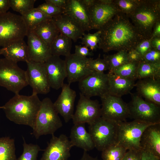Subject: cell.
I'll return each instance as SVG.
<instances>
[{
    "label": "cell",
    "instance_id": "7bdbcfd3",
    "mask_svg": "<svg viewBox=\"0 0 160 160\" xmlns=\"http://www.w3.org/2000/svg\"><path fill=\"white\" fill-rule=\"evenodd\" d=\"M76 55L82 57H87L88 56H92L93 53L85 46L76 45L75 46V52Z\"/></svg>",
    "mask_w": 160,
    "mask_h": 160
},
{
    "label": "cell",
    "instance_id": "44dd1931",
    "mask_svg": "<svg viewBox=\"0 0 160 160\" xmlns=\"http://www.w3.org/2000/svg\"><path fill=\"white\" fill-rule=\"evenodd\" d=\"M137 94L146 100L160 106V79H139L135 83Z\"/></svg>",
    "mask_w": 160,
    "mask_h": 160
},
{
    "label": "cell",
    "instance_id": "7c38bea8",
    "mask_svg": "<svg viewBox=\"0 0 160 160\" xmlns=\"http://www.w3.org/2000/svg\"><path fill=\"white\" fill-rule=\"evenodd\" d=\"M72 119L73 124H90L101 117V107L97 100H92L81 93Z\"/></svg>",
    "mask_w": 160,
    "mask_h": 160
},
{
    "label": "cell",
    "instance_id": "f1b7e54d",
    "mask_svg": "<svg viewBox=\"0 0 160 160\" xmlns=\"http://www.w3.org/2000/svg\"><path fill=\"white\" fill-rule=\"evenodd\" d=\"M21 16L28 31L32 30L41 23L52 18L36 8H33Z\"/></svg>",
    "mask_w": 160,
    "mask_h": 160
},
{
    "label": "cell",
    "instance_id": "5bb4252c",
    "mask_svg": "<svg viewBox=\"0 0 160 160\" xmlns=\"http://www.w3.org/2000/svg\"><path fill=\"white\" fill-rule=\"evenodd\" d=\"M73 147L65 135L62 134L57 137L52 135L39 160H68L71 156L70 152Z\"/></svg>",
    "mask_w": 160,
    "mask_h": 160
},
{
    "label": "cell",
    "instance_id": "4dcf8cb0",
    "mask_svg": "<svg viewBox=\"0 0 160 160\" xmlns=\"http://www.w3.org/2000/svg\"><path fill=\"white\" fill-rule=\"evenodd\" d=\"M15 140L9 137L0 138V160H17Z\"/></svg>",
    "mask_w": 160,
    "mask_h": 160
},
{
    "label": "cell",
    "instance_id": "ac0fdd59",
    "mask_svg": "<svg viewBox=\"0 0 160 160\" xmlns=\"http://www.w3.org/2000/svg\"><path fill=\"white\" fill-rule=\"evenodd\" d=\"M44 63L51 88L56 90L61 88L67 76L65 60L52 55Z\"/></svg>",
    "mask_w": 160,
    "mask_h": 160
},
{
    "label": "cell",
    "instance_id": "7402d4cb",
    "mask_svg": "<svg viewBox=\"0 0 160 160\" xmlns=\"http://www.w3.org/2000/svg\"><path fill=\"white\" fill-rule=\"evenodd\" d=\"M60 33L76 42L85 33L81 26L65 13L52 17Z\"/></svg>",
    "mask_w": 160,
    "mask_h": 160
},
{
    "label": "cell",
    "instance_id": "2e32d148",
    "mask_svg": "<svg viewBox=\"0 0 160 160\" xmlns=\"http://www.w3.org/2000/svg\"><path fill=\"white\" fill-rule=\"evenodd\" d=\"M88 11L93 29L98 30L120 12L113 2L106 4L99 0H96Z\"/></svg>",
    "mask_w": 160,
    "mask_h": 160
},
{
    "label": "cell",
    "instance_id": "30bf717a",
    "mask_svg": "<svg viewBox=\"0 0 160 160\" xmlns=\"http://www.w3.org/2000/svg\"><path fill=\"white\" fill-rule=\"evenodd\" d=\"M100 98L101 117L117 123L126 121L129 117L128 104L121 97L107 93Z\"/></svg>",
    "mask_w": 160,
    "mask_h": 160
},
{
    "label": "cell",
    "instance_id": "f907efd6",
    "mask_svg": "<svg viewBox=\"0 0 160 160\" xmlns=\"http://www.w3.org/2000/svg\"><path fill=\"white\" fill-rule=\"evenodd\" d=\"M160 37V21L154 25L152 31V37Z\"/></svg>",
    "mask_w": 160,
    "mask_h": 160
},
{
    "label": "cell",
    "instance_id": "ba28073f",
    "mask_svg": "<svg viewBox=\"0 0 160 160\" xmlns=\"http://www.w3.org/2000/svg\"><path fill=\"white\" fill-rule=\"evenodd\" d=\"M118 123L100 117L89 125V132L94 142L95 147L102 151L116 143Z\"/></svg>",
    "mask_w": 160,
    "mask_h": 160
},
{
    "label": "cell",
    "instance_id": "277c9868",
    "mask_svg": "<svg viewBox=\"0 0 160 160\" xmlns=\"http://www.w3.org/2000/svg\"><path fill=\"white\" fill-rule=\"evenodd\" d=\"M56 110L53 103L48 97L41 101L33 134L36 139L41 136L52 135L63 126L62 121Z\"/></svg>",
    "mask_w": 160,
    "mask_h": 160
},
{
    "label": "cell",
    "instance_id": "9c48e42d",
    "mask_svg": "<svg viewBox=\"0 0 160 160\" xmlns=\"http://www.w3.org/2000/svg\"><path fill=\"white\" fill-rule=\"evenodd\" d=\"M130 93L131 100L128 104L129 117L148 123H160V106L144 100L137 93Z\"/></svg>",
    "mask_w": 160,
    "mask_h": 160
},
{
    "label": "cell",
    "instance_id": "f6af8a7d",
    "mask_svg": "<svg viewBox=\"0 0 160 160\" xmlns=\"http://www.w3.org/2000/svg\"><path fill=\"white\" fill-rule=\"evenodd\" d=\"M127 58L129 62L139 63L142 60L141 56L135 49L127 52Z\"/></svg>",
    "mask_w": 160,
    "mask_h": 160
},
{
    "label": "cell",
    "instance_id": "4316f807",
    "mask_svg": "<svg viewBox=\"0 0 160 160\" xmlns=\"http://www.w3.org/2000/svg\"><path fill=\"white\" fill-rule=\"evenodd\" d=\"M31 31L50 47L53 41L60 33L52 18L41 23Z\"/></svg>",
    "mask_w": 160,
    "mask_h": 160
},
{
    "label": "cell",
    "instance_id": "74e56055",
    "mask_svg": "<svg viewBox=\"0 0 160 160\" xmlns=\"http://www.w3.org/2000/svg\"><path fill=\"white\" fill-rule=\"evenodd\" d=\"M101 31L98 30L94 33H85L83 34L81 39V44L89 48L92 51L98 48V44L100 40Z\"/></svg>",
    "mask_w": 160,
    "mask_h": 160
},
{
    "label": "cell",
    "instance_id": "db71d44e",
    "mask_svg": "<svg viewBox=\"0 0 160 160\" xmlns=\"http://www.w3.org/2000/svg\"><path fill=\"white\" fill-rule=\"evenodd\" d=\"M1 48L0 47V55H1Z\"/></svg>",
    "mask_w": 160,
    "mask_h": 160
},
{
    "label": "cell",
    "instance_id": "60d3db41",
    "mask_svg": "<svg viewBox=\"0 0 160 160\" xmlns=\"http://www.w3.org/2000/svg\"><path fill=\"white\" fill-rule=\"evenodd\" d=\"M141 61L151 64H160V51L151 49L143 56Z\"/></svg>",
    "mask_w": 160,
    "mask_h": 160
},
{
    "label": "cell",
    "instance_id": "8d00e7d4",
    "mask_svg": "<svg viewBox=\"0 0 160 160\" xmlns=\"http://www.w3.org/2000/svg\"><path fill=\"white\" fill-rule=\"evenodd\" d=\"M141 0H113V3L120 12L127 16L135 9Z\"/></svg>",
    "mask_w": 160,
    "mask_h": 160
},
{
    "label": "cell",
    "instance_id": "f35d334b",
    "mask_svg": "<svg viewBox=\"0 0 160 160\" xmlns=\"http://www.w3.org/2000/svg\"><path fill=\"white\" fill-rule=\"evenodd\" d=\"M87 65L90 69L97 72L104 73L105 71L109 70L107 62L104 58L102 59L100 57V55L95 59L89 58Z\"/></svg>",
    "mask_w": 160,
    "mask_h": 160
},
{
    "label": "cell",
    "instance_id": "1f68e13d",
    "mask_svg": "<svg viewBox=\"0 0 160 160\" xmlns=\"http://www.w3.org/2000/svg\"><path fill=\"white\" fill-rule=\"evenodd\" d=\"M139 63L128 61L116 68L111 73L135 81L137 79V70Z\"/></svg>",
    "mask_w": 160,
    "mask_h": 160
},
{
    "label": "cell",
    "instance_id": "83f0119b",
    "mask_svg": "<svg viewBox=\"0 0 160 160\" xmlns=\"http://www.w3.org/2000/svg\"><path fill=\"white\" fill-rule=\"evenodd\" d=\"M72 40L60 33L52 43L50 49L52 55L65 57L71 54Z\"/></svg>",
    "mask_w": 160,
    "mask_h": 160
},
{
    "label": "cell",
    "instance_id": "11a10c76",
    "mask_svg": "<svg viewBox=\"0 0 160 160\" xmlns=\"http://www.w3.org/2000/svg\"><path fill=\"white\" fill-rule=\"evenodd\" d=\"M2 106H0V109L1 108L2 109Z\"/></svg>",
    "mask_w": 160,
    "mask_h": 160
},
{
    "label": "cell",
    "instance_id": "f5cc1de1",
    "mask_svg": "<svg viewBox=\"0 0 160 160\" xmlns=\"http://www.w3.org/2000/svg\"><path fill=\"white\" fill-rule=\"evenodd\" d=\"M79 160H100L97 158L92 157L87 152L84 151L83 156Z\"/></svg>",
    "mask_w": 160,
    "mask_h": 160
},
{
    "label": "cell",
    "instance_id": "7a4b0ae2",
    "mask_svg": "<svg viewBox=\"0 0 160 160\" xmlns=\"http://www.w3.org/2000/svg\"><path fill=\"white\" fill-rule=\"evenodd\" d=\"M41 104L37 94L26 96L17 94L2 106V109L10 121L28 126L33 129Z\"/></svg>",
    "mask_w": 160,
    "mask_h": 160
},
{
    "label": "cell",
    "instance_id": "3957f363",
    "mask_svg": "<svg viewBox=\"0 0 160 160\" xmlns=\"http://www.w3.org/2000/svg\"><path fill=\"white\" fill-rule=\"evenodd\" d=\"M127 16L143 38L150 39L154 25L160 21V0H141L134 11Z\"/></svg>",
    "mask_w": 160,
    "mask_h": 160
},
{
    "label": "cell",
    "instance_id": "f546056e",
    "mask_svg": "<svg viewBox=\"0 0 160 160\" xmlns=\"http://www.w3.org/2000/svg\"><path fill=\"white\" fill-rule=\"evenodd\" d=\"M160 79V64H153L141 61L137 70V79Z\"/></svg>",
    "mask_w": 160,
    "mask_h": 160
},
{
    "label": "cell",
    "instance_id": "d6986e66",
    "mask_svg": "<svg viewBox=\"0 0 160 160\" xmlns=\"http://www.w3.org/2000/svg\"><path fill=\"white\" fill-rule=\"evenodd\" d=\"M27 36L29 61L45 62L52 55L50 47L32 31Z\"/></svg>",
    "mask_w": 160,
    "mask_h": 160
},
{
    "label": "cell",
    "instance_id": "c3c4849f",
    "mask_svg": "<svg viewBox=\"0 0 160 160\" xmlns=\"http://www.w3.org/2000/svg\"><path fill=\"white\" fill-rule=\"evenodd\" d=\"M10 8L9 0H0V14L7 12Z\"/></svg>",
    "mask_w": 160,
    "mask_h": 160
},
{
    "label": "cell",
    "instance_id": "7dc6e473",
    "mask_svg": "<svg viewBox=\"0 0 160 160\" xmlns=\"http://www.w3.org/2000/svg\"><path fill=\"white\" fill-rule=\"evenodd\" d=\"M45 2L52 4L59 8L65 9L68 0H46Z\"/></svg>",
    "mask_w": 160,
    "mask_h": 160
},
{
    "label": "cell",
    "instance_id": "ab89813d",
    "mask_svg": "<svg viewBox=\"0 0 160 160\" xmlns=\"http://www.w3.org/2000/svg\"><path fill=\"white\" fill-rule=\"evenodd\" d=\"M36 8L47 15L51 17L65 13V10L49 3L45 2Z\"/></svg>",
    "mask_w": 160,
    "mask_h": 160
},
{
    "label": "cell",
    "instance_id": "d6a6232c",
    "mask_svg": "<svg viewBox=\"0 0 160 160\" xmlns=\"http://www.w3.org/2000/svg\"><path fill=\"white\" fill-rule=\"evenodd\" d=\"M103 58L107 62L109 66V72L112 73L117 68L128 61L127 51H119L116 53L110 55H103Z\"/></svg>",
    "mask_w": 160,
    "mask_h": 160
},
{
    "label": "cell",
    "instance_id": "816d5d0a",
    "mask_svg": "<svg viewBox=\"0 0 160 160\" xmlns=\"http://www.w3.org/2000/svg\"><path fill=\"white\" fill-rule=\"evenodd\" d=\"M96 0H79L88 9L95 3Z\"/></svg>",
    "mask_w": 160,
    "mask_h": 160
},
{
    "label": "cell",
    "instance_id": "484cf974",
    "mask_svg": "<svg viewBox=\"0 0 160 160\" xmlns=\"http://www.w3.org/2000/svg\"><path fill=\"white\" fill-rule=\"evenodd\" d=\"M108 93L115 96L121 97L130 93L135 87V81L125 78L113 73H108Z\"/></svg>",
    "mask_w": 160,
    "mask_h": 160
},
{
    "label": "cell",
    "instance_id": "d590c367",
    "mask_svg": "<svg viewBox=\"0 0 160 160\" xmlns=\"http://www.w3.org/2000/svg\"><path fill=\"white\" fill-rule=\"evenodd\" d=\"M36 0H9L10 7L21 15L34 8Z\"/></svg>",
    "mask_w": 160,
    "mask_h": 160
},
{
    "label": "cell",
    "instance_id": "bcb514c9",
    "mask_svg": "<svg viewBox=\"0 0 160 160\" xmlns=\"http://www.w3.org/2000/svg\"><path fill=\"white\" fill-rule=\"evenodd\" d=\"M141 160H160V158L149 151L141 149Z\"/></svg>",
    "mask_w": 160,
    "mask_h": 160
},
{
    "label": "cell",
    "instance_id": "4fadbf2b",
    "mask_svg": "<svg viewBox=\"0 0 160 160\" xmlns=\"http://www.w3.org/2000/svg\"><path fill=\"white\" fill-rule=\"evenodd\" d=\"M108 75L93 71L79 82L80 93L90 98L100 97L108 93Z\"/></svg>",
    "mask_w": 160,
    "mask_h": 160
},
{
    "label": "cell",
    "instance_id": "e575fe53",
    "mask_svg": "<svg viewBox=\"0 0 160 160\" xmlns=\"http://www.w3.org/2000/svg\"><path fill=\"white\" fill-rule=\"evenodd\" d=\"M23 151L17 160H37L39 152L44 150L41 149L37 144L27 143L23 137Z\"/></svg>",
    "mask_w": 160,
    "mask_h": 160
},
{
    "label": "cell",
    "instance_id": "9a60e30c",
    "mask_svg": "<svg viewBox=\"0 0 160 160\" xmlns=\"http://www.w3.org/2000/svg\"><path fill=\"white\" fill-rule=\"evenodd\" d=\"M89 58L79 57L74 53L65 57L64 60L68 84L79 82L93 71L87 66Z\"/></svg>",
    "mask_w": 160,
    "mask_h": 160
},
{
    "label": "cell",
    "instance_id": "836d02e7",
    "mask_svg": "<svg viewBox=\"0 0 160 160\" xmlns=\"http://www.w3.org/2000/svg\"><path fill=\"white\" fill-rule=\"evenodd\" d=\"M127 151L124 147L115 143L101 151L102 160H122Z\"/></svg>",
    "mask_w": 160,
    "mask_h": 160
},
{
    "label": "cell",
    "instance_id": "52a82bcc",
    "mask_svg": "<svg viewBox=\"0 0 160 160\" xmlns=\"http://www.w3.org/2000/svg\"><path fill=\"white\" fill-rule=\"evenodd\" d=\"M28 85L25 71L17 63L5 57L0 58V86L15 94Z\"/></svg>",
    "mask_w": 160,
    "mask_h": 160
},
{
    "label": "cell",
    "instance_id": "ffe728a7",
    "mask_svg": "<svg viewBox=\"0 0 160 160\" xmlns=\"http://www.w3.org/2000/svg\"><path fill=\"white\" fill-rule=\"evenodd\" d=\"M64 10L65 13L79 24L84 32L93 29L88 9L79 0H68Z\"/></svg>",
    "mask_w": 160,
    "mask_h": 160
},
{
    "label": "cell",
    "instance_id": "e0dca14e",
    "mask_svg": "<svg viewBox=\"0 0 160 160\" xmlns=\"http://www.w3.org/2000/svg\"><path fill=\"white\" fill-rule=\"evenodd\" d=\"M61 88V92L53 104L58 114L67 123L72 119L74 114L76 93L68 84H64Z\"/></svg>",
    "mask_w": 160,
    "mask_h": 160
},
{
    "label": "cell",
    "instance_id": "6da1fadb",
    "mask_svg": "<svg viewBox=\"0 0 160 160\" xmlns=\"http://www.w3.org/2000/svg\"><path fill=\"white\" fill-rule=\"evenodd\" d=\"M101 31L98 48L104 52L135 49L144 39L124 13L119 12L104 25Z\"/></svg>",
    "mask_w": 160,
    "mask_h": 160
},
{
    "label": "cell",
    "instance_id": "8fae6325",
    "mask_svg": "<svg viewBox=\"0 0 160 160\" xmlns=\"http://www.w3.org/2000/svg\"><path fill=\"white\" fill-rule=\"evenodd\" d=\"M25 71L28 85L32 88V93L46 94L51 88L44 63L28 61Z\"/></svg>",
    "mask_w": 160,
    "mask_h": 160
},
{
    "label": "cell",
    "instance_id": "ee69618b",
    "mask_svg": "<svg viewBox=\"0 0 160 160\" xmlns=\"http://www.w3.org/2000/svg\"><path fill=\"white\" fill-rule=\"evenodd\" d=\"M141 150L127 151L122 160H141Z\"/></svg>",
    "mask_w": 160,
    "mask_h": 160
},
{
    "label": "cell",
    "instance_id": "603a6c76",
    "mask_svg": "<svg viewBox=\"0 0 160 160\" xmlns=\"http://www.w3.org/2000/svg\"><path fill=\"white\" fill-rule=\"evenodd\" d=\"M141 149L149 151L160 158V123L148 126L141 137Z\"/></svg>",
    "mask_w": 160,
    "mask_h": 160
},
{
    "label": "cell",
    "instance_id": "5b68a950",
    "mask_svg": "<svg viewBox=\"0 0 160 160\" xmlns=\"http://www.w3.org/2000/svg\"><path fill=\"white\" fill-rule=\"evenodd\" d=\"M28 30L21 15L9 12L0 14V47L23 39Z\"/></svg>",
    "mask_w": 160,
    "mask_h": 160
},
{
    "label": "cell",
    "instance_id": "d4e9b609",
    "mask_svg": "<svg viewBox=\"0 0 160 160\" xmlns=\"http://www.w3.org/2000/svg\"><path fill=\"white\" fill-rule=\"evenodd\" d=\"M1 55L6 58L14 62L26 63L29 61L27 45L23 39L13 42L1 48Z\"/></svg>",
    "mask_w": 160,
    "mask_h": 160
},
{
    "label": "cell",
    "instance_id": "cb8c5ba5",
    "mask_svg": "<svg viewBox=\"0 0 160 160\" xmlns=\"http://www.w3.org/2000/svg\"><path fill=\"white\" fill-rule=\"evenodd\" d=\"M85 124H74L71 129L69 137L73 147L76 146L87 152L95 147L90 134L86 129Z\"/></svg>",
    "mask_w": 160,
    "mask_h": 160
},
{
    "label": "cell",
    "instance_id": "b9f144b4",
    "mask_svg": "<svg viewBox=\"0 0 160 160\" xmlns=\"http://www.w3.org/2000/svg\"><path fill=\"white\" fill-rule=\"evenodd\" d=\"M152 49L150 39L143 40L136 46L135 49L140 55L142 58L143 56Z\"/></svg>",
    "mask_w": 160,
    "mask_h": 160
},
{
    "label": "cell",
    "instance_id": "681fc988",
    "mask_svg": "<svg viewBox=\"0 0 160 160\" xmlns=\"http://www.w3.org/2000/svg\"><path fill=\"white\" fill-rule=\"evenodd\" d=\"M152 48L160 51V37H154L150 39Z\"/></svg>",
    "mask_w": 160,
    "mask_h": 160
},
{
    "label": "cell",
    "instance_id": "8992f818",
    "mask_svg": "<svg viewBox=\"0 0 160 160\" xmlns=\"http://www.w3.org/2000/svg\"><path fill=\"white\" fill-rule=\"evenodd\" d=\"M118 123L116 144L121 146L127 150H141L140 140L145 129L153 124L133 120Z\"/></svg>",
    "mask_w": 160,
    "mask_h": 160
}]
</instances>
